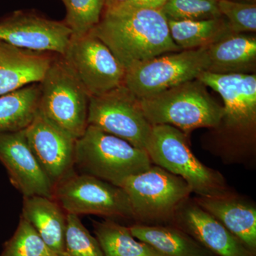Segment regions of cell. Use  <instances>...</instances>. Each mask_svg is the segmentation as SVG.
Here are the masks:
<instances>
[{
	"label": "cell",
	"mask_w": 256,
	"mask_h": 256,
	"mask_svg": "<svg viewBox=\"0 0 256 256\" xmlns=\"http://www.w3.org/2000/svg\"><path fill=\"white\" fill-rule=\"evenodd\" d=\"M90 32L107 45L126 70L182 50L172 38L168 18L162 10L105 11Z\"/></svg>",
	"instance_id": "cell-1"
},
{
	"label": "cell",
	"mask_w": 256,
	"mask_h": 256,
	"mask_svg": "<svg viewBox=\"0 0 256 256\" xmlns=\"http://www.w3.org/2000/svg\"><path fill=\"white\" fill-rule=\"evenodd\" d=\"M139 100L151 126L169 124L186 134L196 128H218L224 116L223 106L198 79Z\"/></svg>",
	"instance_id": "cell-2"
},
{
	"label": "cell",
	"mask_w": 256,
	"mask_h": 256,
	"mask_svg": "<svg viewBox=\"0 0 256 256\" xmlns=\"http://www.w3.org/2000/svg\"><path fill=\"white\" fill-rule=\"evenodd\" d=\"M152 164L144 150L94 126H88L85 133L76 141L75 166L84 174L116 186L126 178L149 169Z\"/></svg>",
	"instance_id": "cell-3"
},
{
	"label": "cell",
	"mask_w": 256,
	"mask_h": 256,
	"mask_svg": "<svg viewBox=\"0 0 256 256\" xmlns=\"http://www.w3.org/2000/svg\"><path fill=\"white\" fill-rule=\"evenodd\" d=\"M40 84V112L74 139L82 137L90 96L63 55H55Z\"/></svg>",
	"instance_id": "cell-4"
},
{
	"label": "cell",
	"mask_w": 256,
	"mask_h": 256,
	"mask_svg": "<svg viewBox=\"0 0 256 256\" xmlns=\"http://www.w3.org/2000/svg\"><path fill=\"white\" fill-rule=\"evenodd\" d=\"M146 150L152 162L178 175L200 196L228 194L224 176L202 164L188 146L186 134L169 124L153 126Z\"/></svg>",
	"instance_id": "cell-5"
},
{
	"label": "cell",
	"mask_w": 256,
	"mask_h": 256,
	"mask_svg": "<svg viewBox=\"0 0 256 256\" xmlns=\"http://www.w3.org/2000/svg\"><path fill=\"white\" fill-rule=\"evenodd\" d=\"M118 186L127 194L134 220L146 222L173 220L192 192L182 178L152 165L126 178Z\"/></svg>",
	"instance_id": "cell-6"
},
{
	"label": "cell",
	"mask_w": 256,
	"mask_h": 256,
	"mask_svg": "<svg viewBox=\"0 0 256 256\" xmlns=\"http://www.w3.org/2000/svg\"><path fill=\"white\" fill-rule=\"evenodd\" d=\"M208 67V47L165 54L127 69L124 85L146 98L197 79Z\"/></svg>",
	"instance_id": "cell-7"
},
{
	"label": "cell",
	"mask_w": 256,
	"mask_h": 256,
	"mask_svg": "<svg viewBox=\"0 0 256 256\" xmlns=\"http://www.w3.org/2000/svg\"><path fill=\"white\" fill-rule=\"evenodd\" d=\"M52 198L70 214L134 218L122 188L90 174L74 171L54 186Z\"/></svg>",
	"instance_id": "cell-8"
},
{
	"label": "cell",
	"mask_w": 256,
	"mask_h": 256,
	"mask_svg": "<svg viewBox=\"0 0 256 256\" xmlns=\"http://www.w3.org/2000/svg\"><path fill=\"white\" fill-rule=\"evenodd\" d=\"M88 124L144 150L152 128L139 99L124 84L90 98Z\"/></svg>",
	"instance_id": "cell-9"
},
{
	"label": "cell",
	"mask_w": 256,
	"mask_h": 256,
	"mask_svg": "<svg viewBox=\"0 0 256 256\" xmlns=\"http://www.w3.org/2000/svg\"><path fill=\"white\" fill-rule=\"evenodd\" d=\"M63 56L90 97L102 95L124 84L126 68L107 45L92 32L72 36Z\"/></svg>",
	"instance_id": "cell-10"
},
{
	"label": "cell",
	"mask_w": 256,
	"mask_h": 256,
	"mask_svg": "<svg viewBox=\"0 0 256 256\" xmlns=\"http://www.w3.org/2000/svg\"><path fill=\"white\" fill-rule=\"evenodd\" d=\"M72 36L64 22L32 12H14L0 21V41L25 50L64 55Z\"/></svg>",
	"instance_id": "cell-11"
},
{
	"label": "cell",
	"mask_w": 256,
	"mask_h": 256,
	"mask_svg": "<svg viewBox=\"0 0 256 256\" xmlns=\"http://www.w3.org/2000/svg\"><path fill=\"white\" fill-rule=\"evenodd\" d=\"M223 99L224 116L220 124L240 133L255 130L256 74H216L204 72L197 78Z\"/></svg>",
	"instance_id": "cell-12"
},
{
	"label": "cell",
	"mask_w": 256,
	"mask_h": 256,
	"mask_svg": "<svg viewBox=\"0 0 256 256\" xmlns=\"http://www.w3.org/2000/svg\"><path fill=\"white\" fill-rule=\"evenodd\" d=\"M24 132L35 158L53 186L75 171L76 140L52 124L40 110Z\"/></svg>",
	"instance_id": "cell-13"
},
{
	"label": "cell",
	"mask_w": 256,
	"mask_h": 256,
	"mask_svg": "<svg viewBox=\"0 0 256 256\" xmlns=\"http://www.w3.org/2000/svg\"><path fill=\"white\" fill-rule=\"evenodd\" d=\"M0 162L10 182L23 196L52 198L53 184L35 158L24 130L0 132Z\"/></svg>",
	"instance_id": "cell-14"
},
{
	"label": "cell",
	"mask_w": 256,
	"mask_h": 256,
	"mask_svg": "<svg viewBox=\"0 0 256 256\" xmlns=\"http://www.w3.org/2000/svg\"><path fill=\"white\" fill-rule=\"evenodd\" d=\"M173 220L178 228L216 256H256L196 202H183L175 212Z\"/></svg>",
	"instance_id": "cell-15"
},
{
	"label": "cell",
	"mask_w": 256,
	"mask_h": 256,
	"mask_svg": "<svg viewBox=\"0 0 256 256\" xmlns=\"http://www.w3.org/2000/svg\"><path fill=\"white\" fill-rule=\"evenodd\" d=\"M56 54L0 41V96L41 82Z\"/></svg>",
	"instance_id": "cell-16"
},
{
	"label": "cell",
	"mask_w": 256,
	"mask_h": 256,
	"mask_svg": "<svg viewBox=\"0 0 256 256\" xmlns=\"http://www.w3.org/2000/svg\"><path fill=\"white\" fill-rule=\"evenodd\" d=\"M195 202L223 224L249 252L256 256L255 206L229 193L220 196H200Z\"/></svg>",
	"instance_id": "cell-17"
},
{
	"label": "cell",
	"mask_w": 256,
	"mask_h": 256,
	"mask_svg": "<svg viewBox=\"0 0 256 256\" xmlns=\"http://www.w3.org/2000/svg\"><path fill=\"white\" fill-rule=\"evenodd\" d=\"M21 216L31 224L50 250L64 256L67 213L54 198L23 196Z\"/></svg>",
	"instance_id": "cell-18"
},
{
	"label": "cell",
	"mask_w": 256,
	"mask_h": 256,
	"mask_svg": "<svg viewBox=\"0 0 256 256\" xmlns=\"http://www.w3.org/2000/svg\"><path fill=\"white\" fill-rule=\"evenodd\" d=\"M208 54L210 73L255 74L256 37L232 34L208 46Z\"/></svg>",
	"instance_id": "cell-19"
},
{
	"label": "cell",
	"mask_w": 256,
	"mask_h": 256,
	"mask_svg": "<svg viewBox=\"0 0 256 256\" xmlns=\"http://www.w3.org/2000/svg\"><path fill=\"white\" fill-rule=\"evenodd\" d=\"M128 228L134 238L162 256H215L176 226L137 224Z\"/></svg>",
	"instance_id": "cell-20"
},
{
	"label": "cell",
	"mask_w": 256,
	"mask_h": 256,
	"mask_svg": "<svg viewBox=\"0 0 256 256\" xmlns=\"http://www.w3.org/2000/svg\"><path fill=\"white\" fill-rule=\"evenodd\" d=\"M40 84H30L0 96V132L23 130L38 111Z\"/></svg>",
	"instance_id": "cell-21"
},
{
	"label": "cell",
	"mask_w": 256,
	"mask_h": 256,
	"mask_svg": "<svg viewBox=\"0 0 256 256\" xmlns=\"http://www.w3.org/2000/svg\"><path fill=\"white\" fill-rule=\"evenodd\" d=\"M168 20L172 38L182 50L208 47L234 34L223 16L203 20Z\"/></svg>",
	"instance_id": "cell-22"
},
{
	"label": "cell",
	"mask_w": 256,
	"mask_h": 256,
	"mask_svg": "<svg viewBox=\"0 0 256 256\" xmlns=\"http://www.w3.org/2000/svg\"><path fill=\"white\" fill-rule=\"evenodd\" d=\"M92 226L104 256H162L146 242L134 238L128 227L114 220H94Z\"/></svg>",
	"instance_id": "cell-23"
},
{
	"label": "cell",
	"mask_w": 256,
	"mask_h": 256,
	"mask_svg": "<svg viewBox=\"0 0 256 256\" xmlns=\"http://www.w3.org/2000/svg\"><path fill=\"white\" fill-rule=\"evenodd\" d=\"M66 16L64 22L72 32V36L90 33L100 22L105 0H66Z\"/></svg>",
	"instance_id": "cell-24"
},
{
	"label": "cell",
	"mask_w": 256,
	"mask_h": 256,
	"mask_svg": "<svg viewBox=\"0 0 256 256\" xmlns=\"http://www.w3.org/2000/svg\"><path fill=\"white\" fill-rule=\"evenodd\" d=\"M56 255L50 250L35 229L20 216L14 234L5 242L0 256H50Z\"/></svg>",
	"instance_id": "cell-25"
},
{
	"label": "cell",
	"mask_w": 256,
	"mask_h": 256,
	"mask_svg": "<svg viewBox=\"0 0 256 256\" xmlns=\"http://www.w3.org/2000/svg\"><path fill=\"white\" fill-rule=\"evenodd\" d=\"M64 256H104L97 238L86 228L79 216L67 214Z\"/></svg>",
	"instance_id": "cell-26"
},
{
	"label": "cell",
	"mask_w": 256,
	"mask_h": 256,
	"mask_svg": "<svg viewBox=\"0 0 256 256\" xmlns=\"http://www.w3.org/2000/svg\"><path fill=\"white\" fill-rule=\"evenodd\" d=\"M218 0H168L162 11L168 20H203L222 18Z\"/></svg>",
	"instance_id": "cell-27"
},
{
	"label": "cell",
	"mask_w": 256,
	"mask_h": 256,
	"mask_svg": "<svg viewBox=\"0 0 256 256\" xmlns=\"http://www.w3.org/2000/svg\"><path fill=\"white\" fill-rule=\"evenodd\" d=\"M218 10L234 34L256 32V3L218 0Z\"/></svg>",
	"instance_id": "cell-28"
},
{
	"label": "cell",
	"mask_w": 256,
	"mask_h": 256,
	"mask_svg": "<svg viewBox=\"0 0 256 256\" xmlns=\"http://www.w3.org/2000/svg\"><path fill=\"white\" fill-rule=\"evenodd\" d=\"M168 1V0H128L124 4L110 10H121V11L134 10H161Z\"/></svg>",
	"instance_id": "cell-29"
},
{
	"label": "cell",
	"mask_w": 256,
	"mask_h": 256,
	"mask_svg": "<svg viewBox=\"0 0 256 256\" xmlns=\"http://www.w3.org/2000/svg\"><path fill=\"white\" fill-rule=\"evenodd\" d=\"M127 1L128 0H105L104 11L114 9Z\"/></svg>",
	"instance_id": "cell-30"
},
{
	"label": "cell",
	"mask_w": 256,
	"mask_h": 256,
	"mask_svg": "<svg viewBox=\"0 0 256 256\" xmlns=\"http://www.w3.org/2000/svg\"><path fill=\"white\" fill-rule=\"evenodd\" d=\"M235 1L242 2L255 3V0H235Z\"/></svg>",
	"instance_id": "cell-31"
},
{
	"label": "cell",
	"mask_w": 256,
	"mask_h": 256,
	"mask_svg": "<svg viewBox=\"0 0 256 256\" xmlns=\"http://www.w3.org/2000/svg\"><path fill=\"white\" fill-rule=\"evenodd\" d=\"M58 256V255H52V256Z\"/></svg>",
	"instance_id": "cell-32"
},
{
	"label": "cell",
	"mask_w": 256,
	"mask_h": 256,
	"mask_svg": "<svg viewBox=\"0 0 256 256\" xmlns=\"http://www.w3.org/2000/svg\"><path fill=\"white\" fill-rule=\"evenodd\" d=\"M62 2H63V3H64V2L66 1V0H62Z\"/></svg>",
	"instance_id": "cell-33"
},
{
	"label": "cell",
	"mask_w": 256,
	"mask_h": 256,
	"mask_svg": "<svg viewBox=\"0 0 256 256\" xmlns=\"http://www.w3.org/2000/svg\"></svg>",
	"instance_id": "cell-34"
}]
</instances>
